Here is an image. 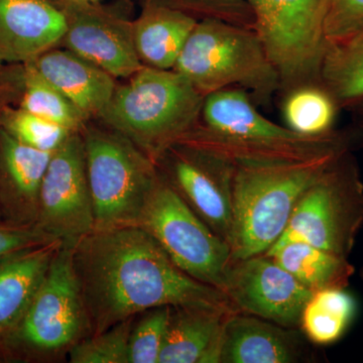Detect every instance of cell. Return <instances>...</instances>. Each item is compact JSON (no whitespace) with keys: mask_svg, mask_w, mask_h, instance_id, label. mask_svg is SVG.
<instances>
[{"mask_svg":"<svg viewBox=\"0 0 363 363\" xmlns=\"http://www.w3.org/2000/svg\"><path fill=\"white\" fill-rule=\"evenodd\" d=\"M71 1L82 2V4H97L99 0H71Z\"/></svg>","mask_w":363,"mask_h":363,"instance_id":"35","label":"cell"},{"mask_svg":"<svg viewBox=\"0 0 363 363\" xmlns=\"http://www.w3.org/2000/svg\"><path fill=\"white\" fill-rule=\"evenodd\" d=\"M62 243L54 240L0 262V340L32 302Z\"/></svg>","mask_w":363,"mask_h":363,"instance_id":"22","label":"cell"},{"mask_svg":"<svg viewBox=\"0 0 363 363\" xmlns=\"http://www.w3.org/2000/svg\"><path fill=\"white\" fill-rule=\"evenodd\" d=\"M180 9L197 18H216L255 30V21L247 0H140Z\"/></svg>","mask_w":363,"mask_h":363,"instance_id":"31","label":"cell"},{"mask_svg":"<svg viewBox=\"0 0 363 363\" xmlns=\"http://www.w3.org/2000/svg\"><path fill=\"white\" fill-rule=\"evenodd\" d=\"M73 266L92 335L159 307L235 313L225 294L182 272L140 226L93 230L73 245Z\"/></svg>","mask_w":363,"mask_h":363,"instance_id":"1","label":"cell"},{"mask_svg":"<svg viewBox=\"0 0 363 363\" xmlns=\"http://www.w3.org/2000/svg\"><path fill=\"white\" fill-rule=\"evenodd\" d=\"M346 288L315 291L306 303L298 327L310 342L330 345L342 338L357 315V301Z\"/></svg>","mask_w":363,"mask_h":363,"instance_id":"26","label":"cell"},{"mask_svg":"<svg viewBox=\"0 0 363 363\" xmlns=\"http://www.w3.org/2000/svg\"><path fill=\"white\" fill-rule=\"evenodd\" d=\"M348 152L304 161L233 164V260L266 253L285 230L306 189Z\"/></svg>","mask_w":363,"mask_h":363,"instance_id":"2","label":"cell"},{"mask_svg":"<svg viewBox=\"0 0 363 363\" xmlns=\"http://www.w3.org/2000/svg\"><path fill=\"white\" fill-rule=\"evenodd\" d=\"M82 136L94 230L138 226L159 179L156 162L116 131L85 128Z\"/></svg>","mask_w":363,"mask_h":363,"instance_id":"6","label":"cell"},{"mask_svg":"<svg viewBox=\"0 0 363 363\" xmlns=\"http://www.w3.org/2000/svg\"><path fill=\"white\" fill-rule=\"evenodd\" d=\"M221 291L236 311L297 328L312 291L264 255L231 260Z\"/></svg>","mask_w":363,"mask_h":363,"instance_id":"12","label":"cell"},{"mask_svg":"<svg viewBox=\"0 0 363 363\" xmlns=\"http://www.w3.org/2000/svg\"><path fill=\"white\" fill-rule=\"evenodd\" d=\"M35 225L66 245L94 230L82 133H72L51 161L40 186Z\"/></svg>","mask_w":363,"mask_h":363,"instance_id":"10","label":"cell"},{"mask_svg":"<svg viewBox=\"0 0 363 363\" xmlns=\"http://www.w3.org/2000/svg\"><path fill=\"white\" fill-rule=\"evenodd\" d=\"M56 238L37 225H20L0 220V262L52 242Z\"/></svg>","mask_w":363,"mask_h":363,"instance_id":"33","label":"cell"},{"mask_svg":"<svg viewBox=\"0 0 363 363\" xmlns=\"http://www.w3.org/2000/svg\"><path fill=\"white\" fill-rule=\"evenodd\" d=\"M73 245L62 243L32 302L0 340V362H58L92 335L74 269Z\"/></svg>","mask_w":363,"mask_h":363,"instance_id":"4","label":"cell"},{"mask_svg":"<svg viewBox=\"0 0 363 363\" xmlns=\"http://www.w3.org/2000/svg\"><path fill=\"white\" fill-rule=\"evenodd\" d=\"M0 128L28 147L54 152L65 142L72 131L35 114L0 104Z\"/></svg>","mask_w":363,"mask_h":363,"instance_id":"28","label":"cell"},{"mask_svg":"<svg viewBox=\"0 0 363 363\" xmlns=\"http://www.w3.org/2000/svg\"><path fill=\"white\" fill-rule=\"evenodd\" d=\"M176 143L206 150L233 164L304 161L351 150L350 136L335 131L323 135H306L297 140H262L225 135L199 124Z\"/></svg>","mask_w":363,"mask_h":363,"instance_id":"14","label":"cell"},{"mask_svg":"<svg viewBox=\"0 0 363 363\" xmlns=\"http://www.w3.org/2000/svg\"><path fill=\"white\" fill-rule=\"evenodd\" d=\"M135 317L76 344L68 355L72 363H130L128 343Z\"/></svg>","mask_w":363,"mask_h":363,"instance_id":"29","label":"cell"},{"mask_svg":"<svg viewBox=\"0 0 363 363\" xmlns=\"http://www.w3.org/2000/svg\"><path fill=\"white\" fill-rule=\"evenodd\" d=\"M0 104L11 105L80 133L87 118L54 86L26 64L0 70Z\"/></svg>","mask_w":363,"mask_h":363,"instance_id":"21","label":"cell"},{"mask_svg":"<svg viewBox=\"0 0 363 363\" xmlns=\"http://www.w3.org/2000/svg\"><path fill=\"white\" fill-rule=\"evenodd\" d=\"M326 42L363 33V0H330L323 23Z\"/></svg>","mask_w":363,"mask_h":363,"instance_id":"32","label":"cell"},{"mask_svg":"<svg viewBox=\"0 0 363 363\" xmlns=\"http://www.w3.org/2000/svg\"><path fill=\"white\" fill-rule=\"evenodd\" d=\"M245 91L226 88L205 96L202 108L204 125L240 138L291 140L306 136L272 123L260 114Z\"/></svg>","mask_w":363,"mask_h":363,"instance_id":"23","label":"cell"},{"mask_svg":"<svg viewBox=\"0 0 363 363\" xmlns=\"http://www.w3.org/2000/svg\"><path fill=\"white\" fill-rule=\"evenodd\" d=\"M160 161L166 168L164 178L184 201L229 245L233 231V162L182 143L172 145Z\"/></svg>","mask_w":363,"mask_h":363,"instance_id":"11","label":"cell"},{"mask_svg":"<svg viewBox=\"0 0 363 363\" xmlns=\"http://www.w3.org/2000/svg\"><path fill=\"white\" fill-rule=\"evenodd\" d=\"M171 307H159L143 312L133 323L128 343L130 363H159L168 329Z\"/></svg>","mask_w":363,"mask_h":363,"instance_id":"30","label":"cell"},{"mask_svg":"<svg viewBox=\"0 0 363 363\" xmlns=\"http://www.w3.org/2000/svg\"><path fill=\"white\" fill-rule=\"evenodd\" d=\"M255 30L266 48L286 93L319 85L326 40L322 0H247Z\"/></svg>","mask_w":363,"mask_h":363,"instance_id":"8","label":"cell"},{"mask_svg":"<svg viewBox=\"0 0 363 363\" xmlns=\"http://www.w3.org/2000/svg\"><path fill=\"white\" fill-rule=\"evenodd\" d=\"M204 98L178 72L143 66L116 88L99 117L157 164L197 125Z\"/></svg>","mask_w":363,"mask_h":363,"instance_id":"3","label":"cell"},{"mask_svg":"<svg viewBox=\"0 0 363 363\" xmlns=\"http://www.w3.org/2000/svg\"><path fill=\"white\" fill-rule=\"evenodd\" d=\"M339 106L321 85L301 86L288 92L284 102L286 128L303 135H323L333 131Z\"/></svg>","mask_w":363,"mask_h":363,"instance_id":"27","label":"cell"},{"mask_svg":"<svg viewBox=\"0 0 363 363\" xmlns=\"http://www.w3.org/2000/svg\"><path fill=\"white\" fill-rule=\"evenodd\" d=\"M311 357L296 328L236 312L226 318L217 363H298Z\"/></svg>","mask_w":363,"mask_h":363,"instance_id":"16","label":"cell"},{"mask_svg":"<svg viewBox=\"0 0 363 363\" xmlns=\"http://www.w3.org/2000/svg\"><path fill=\"white\" fill-rule=\"evenodd\" d=\"M360 278H362V279L363 281V267L362 269V271H360Z\"/></svg>","mask_w":363,"mask_h":363,"instance_id":"38","label":"cell"},{"mask_svg":"<svg viewBox=\"0 0 363 363\" xmlns=\"http://www.w3.org/2000/svg\"><path fill=\"white\" fill-rule=\"evenodd\" d=\"M4 65V60L1 59V57H0V70H1L2 67Z\"/></svg>","mask_w":363,"mask_h":363,"instance_id":"37","label":"cell"},{"mask_svg":"<svg viewBox=\"0 0 363 363\" xmlns=\"http://www.w3.org/2000/svg\"><path fill=\"white\" fill-rule=\"evenodd\" d=\"M362 227L363 182L348 152L306 189L272 247L303 241L348 259Z\"/></svg>","mask_w":363,"mask_h":363,"instance_id":"7","label":"cell"},{"mask_svg":"<svg viewBox=\"0 0 363 363\" xmlns=\"http://www.w3.org/2000/svg\"><path fill=\"white\" fill-rule=\"evenodd\" d=\"M230 314L207 306L171 307L159 363H217L222 330Z\"/></svg>","mask_w":363,"mask_h":363,"instance_id":"19","label":"cell"},{"mask_svg":"<svg viewBox=\"0 0 363 363\" xmlns=\"http://www.w3.org/2000/svg\"><path fill=\"white\" fill-rule=\"evenodd\" d=\"M68 25L62 45L113 78H130L143 65L136 52L133 21L97 4L67 0Z\"/></svg>","mask_w":363,"mask_h":363,"instance_id":"13","label":"cell"},{"mask_svg":"<svg viewBox=\"0 0 363 363\" xmlns=\"http://www.w3.org/2000/svg\"><path fill=\"white\" fill-rule=\"evenodd\" d=\"M350 108L357 109V111L359 112L362 116H363V99L362 101L358 102V104L353 105V106L350 107Z\"/></svg>","mask_w":363,"mask_h":363,"instance_id":"34","label":"cell"},{"mask_svg":"<svg viewBox=\"0 0 363 363\" xmlns=\"http://www.w3.org/2000/svg\"><path fill=\"white\" fill-rule=\"evenodd\" d=\"M264 255L276 260L312 292L327 288H346L355 272L346 257L303 241L272 247Z\"/></svg>","mask_w":363,"mask_h":363,"instance_id":"24","label":"cell"},{"mask_svg":"<svg viewBox=\"0 0 363 363\" xmlns=\"http://www.w3.org/2000/svg\"><path fill=\"white\" fill-rule=\"evenodd\" d=\"M142 6V13L133 21L138 58L143 66L174 70L199 21L185 11L162 4L145 2Z\"/></svg>","mask_w":363,"mask_h":363,"instance_id":"20","label":"cell"},{"mask_svg":"<svg viewBox=\"0 0 363 363\" xmlns=\"http://www.w3.org/2000/svg\"><path fill=\"white\" fill-rule=\"evenodd\" d=\"M23 64L54 86L87 119L99 116L116 88L111 75L67 49L54 48Z\"/></svg>","mask_w":363,"mask_h":363,"instance_id":"18","label":"cell"},{"mask_svg":"<svg viewBox=\"0 0 363 363\" xmlns=\"http://www.w3.org/2000/svg\"><path fill=\"white\" fill-rule=\"evenodd\" d=\"M0 220H2L1 217H0Z\"/></svg>","mask_w":363,"mask_h":363,"instance_id":"39","label":"cell"},{"mask_svg":"<svg viewBox=\"0 0 363 363\" xmlns=\"http://www.w3.org/2000/svg\"><path fill=\"white\" fill-rule=\"evenodd\" d=\"M52 152L23 145L0 128V217L35 225L40 186Z\"/></svg>","mask_w":363,"mask_h":363,"instance_id":"17","label":"cell"},{"mask_svg":"<svg viewBox=\"0 0 363 363\" xmlns=\"http://www.w3.org/2000/svg\"><path fill=\"white\" fill-rule=\"evenodd\" d=\"M174 70L207 96L238 85L267 102L281 78L253 28L216 20L198 21Z\"/></svg>","mask_w":363,"mask_h":363,"instance_id":"5","label":"cell"},{"mask_svg":"<svg viewBox=\"0 0 363 363\" xmlns=\"http://www.w3.org/2000/svg\"><path fill=\"white\" fill-rule=\"evenodd\" d=\"M138 226L160 243L182 272L221 291L233 260L230 245L194 213L164 176L159 175Z\"/></svg>","mask_w":363,"mask_h":363,"instance_id":"9","label":"cell"},{"mask_svg":"<svg viewBox=\"0 0 363 363\" xmlns=\"http://www.w3.org/2000/svg\"><path fill=\"white\" fill-rule=\"evenodd\" d=\"M319 84L339 107H352L363 99V33L326 42Z\"/></svg>","mask_w":363,"mask_h":363,"instance_id":"25","label":"cell"},{"mask_svg":"<svg viewBox=\"0 0 363 363\" xmlns=\"http://www.w3.org/2000/svg\"><path fill=\"white\" fill-rule=\"evenodd\" d=\"M67 0H0V57L23 64L62 43Z\"/></svg>","mask_w":363,"mask_h":363,"instance_id":"15","label":"cell"},{"mask_svg":"<svg viewBox=\"0 0 363 363\" xmlns=\"http://www.w3.org/2000/svg\"><path fill=\"white\" fill-rule=\"evenodd\" d=\"M329 1H330V0H322V2H323V6L325 7V11H326V7L327 6H328Z\"/></svg>","mask_w":363,"mask_h":363,"instance_id":"36","label":"cell"}]
</instances>
